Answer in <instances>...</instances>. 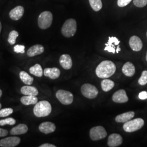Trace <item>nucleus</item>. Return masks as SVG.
Listing matches in <instances>:
<instances>
[{
	"instance_id": "20",
	"label": "nucleus",
	"mask_w": 147,
	"mask_h": 147,
	"mask_svg": "<svg viewBox=\"0 0 147 147\" xmlns=\"http://www.w3.org/2000/svg\"><path fill=\"white\" fill-rule=\"evenodd\" d=\"M122 72L126 76L131 77L135 73V67L132 63L127 62L123 66Z\"/></svg>"
},
{
	"instance_id": "11",
	"label": "nucleus",
	"mask_w": 147,
	"mask_h": 147,
	"mask_svg": "<svg viewBox=\"0 0 147 147\" xmlns=\"http://www.w3.org/2000/svg\"><path fill=\"white\" fill-rule=\"evenodd\" d=\"M123 143V138L118 134H112L108 138L107 144L109 147H116L119 146Z\"/></svg>"
},
{
	"instance_id": "1",
	"label": "nucleus",
	"mask_w": 147,
	"mask_h": 147,
	"mask_svg": "<svg viewBox=\"0 0 147 147\" xmlns=\"http://www.w3.org/2000/svg\"><path fill=\"white\" fill-rule=\"evenodd\" d=\"M116 70L115 63L111 61H104L96 67L95 73L100 79H107L115 73Z\"/></svg>"
},
{
	"instance_id": "37",
	"label": "nucleus",
	"mask_w": 147,
	"mask_h": 147,
	"mask_svg": "<svg viewBox=\"0 0 147 147\" xmlns=\"http://www.w3.org/2000/svg\"><path fill=\"white\" fill-rule=\"evenodd\" d=\"M40 147H56V146L52 144H50V143H45L42 144L41 146H39Z\"/></svg>"
},
{
	"instance_id": "16",
	"label": "nucleus",
	"mask_w": 147,
	"mask_h": 147,
	"mask_svg": "<svg viewBox=\"0 0 147 147\" xmlns=\"http://www.w3.org/2000/svg\"><path fill=\"white\" fill-rule=\"evenodd\" d=\"M59 63L62 68L65 70L70 69L73 65L71 58L68 54H64L60 57Z\"/></svg>"
},
{
	"instance_id": "42",
	"label": "nucleus",
	"mask_w": 147,
	"mask_h": 147,
	"mask_svg": "<svg viewBox=\"0 0 147 147\" xmlns=\"http://www.w3.org/2000/svg\"><path fill=\"white\" fill-rule=\"evenodd\" d=\"M146 60H147V54H146Z\"/></svg>"
},
{
	"instance_id": "41",
	"label": "nucleus",
	"mask_w": 147,
	"mask_h": 147,
	"mask_svg": "<svg viewBox=\"0 0 147 147\" xmlns=\"http://www.w3.org/2000/svg\"><path fill=\"white\" fill-rule=\"evenodd\" d=\"M1 107H2V105H1V104H0V109H1Z\"/></svg>"
},
{
	"instance_id": "28",
	"label": "nucleus",
	"mask_w": 147,
	"mask_h": 147,
	"mask_svg": "<svg viewBox=\"0 0 147 147\" xmlns=\"http://www.w3.org/2000/svg\"><path fill=\"white\" fill-rule=\"evenodd\" d=\"M19 36V33L16 31H11L9 34L8 38V42L11 44L13 45L16 42V39L17 37Z\"/></svg>"
},
{
	"instance_id": "29",
	"label": "nucleus",
	"mask_w": 147,
	"mask_h": 147,
	"mask_svg": "<svg viewBox=\"0 0 147 147\" xmlns=\"http://www.w3.org/2000/svg\"><path fill=\"white\" fill-rule=\"evenodd\" d=\"M16 123V121L13 118H8L5 119L0 120V125L4 126L5 125H13Z\"/></svg>"
},
{
	"instance_id": "38",
	"label": "nucleus",
	"mask_w": 147,
	"mask_h": 147,
	"mask_svg": "<svg viewBox=\"0 0 147 147\" xmlns=\"http://www.w3.org/2000/svg\"><path fill=\"white\" fill-rule=\"evenodd\" d=\"M121 51V49H120V47H119V45H118V47H117V49H116V53H119V51Z\"/></svg>"
},
{
	"instance_id": "34",
	"label": "nucleus",
	"mask_w": 147,
	"mask_h": 147,
	"mask_svg": "<svg viewBox=\"0 0 147 147\" xmlns=\"http://www.w3.org/2000/svg\"><path fill=\"white\" fill-rule=\"evenodd\" d=\"M132 0H118L117 5L120 7H124L129 5Z\"/></svg>"
},
{
	"instance_id": "24",
	"label": "nucleus",
	"mask_w": 147,
	"mask_h": 147,
	"mask_svg": "<svg viewBox=\"0 0 147 147\" xmlns=\"http://www.w3.org/2000/svg\"><path fill=\"white\" fill-rule=\"evenodd\" d=\"M101 88L104 92H109L115 86V82L111 80L105 79L101 82Z\"/></svg>"
},
{
	"instance_id": "7",
	"label": "nucleus",
	"mask_w": 147,
	"mask_h": 147,
	"mask_svg": "<svg viewBox=\"0 0 147 147\" xmlns=\"http://www.w3.org/2000/svg\"><path fill=\"white\" fill-rule=\"evenodd\" d=\"M81 92L84 97L88 99H94L99 93L98 89L94 86L89 84H83L81 88Z\"/></svg>"
},
{
	"instance_id": "15",
	"label": "nucleus",
	"mask_w": 147,
	"mask_h": 147,
	"mask_svg": "<svg viewBox=\"0 0 147 147\" xmlns=\"http://www.w3.org/2000/svg\"><path fill=\"white\" fill-rule=\"evenodd\" d=\"M119 42L120 41L117 38L115 37H109L108 42L105 44L106 47L104 49L105 51L115 53L116 52L115 45H119Z\"/></svg>"
},
{
	"instance_id": "26",
	"label": "nucleus",
	"mask_w": 147,
	"mask_h": 147,
	"mask_svg": "<svg viewBox=\"0 0 147 147\" xmlns=\"http://www.w3.org/2000/svg\"><path fill=\"white\" fill-rule=\"evenodd\" d=\"M30 72L32 75L37 77H42L44 74L42 68L39 64H36L31 67L30 68Z\"/></svg>"
},
{
	"instance_id": "32",
	"label": "nucleus",
	"mask_w": 147,
	"mask_h": 147,
	"mask_svg": "<svg viewBox=\"0 0 147 147\" xmlns=\"http://www.w3.org/2000/svg\"><path fill=\"white\" fill-rule=\"evenodd\" d=\"M134 5L139 8H142L147 5V0H133Z\"/></svg>"
},
{
	"instance_id": "4",
	"label": "nucleus",
	"mask_w": 147,
	"mask_h": 147,
	"mask_svg": "<svg viewBox=\"0 0 147 147\" xmlns=\"http://www.w3.org/2000/svg\"><path fill=\"white\" fill-rule=\"evenodd\" d=\"M53 20V14L49 11L42 12L38 18V24L42 30H46L52 25Z\"/></svg>"
},
{
	"instance_id": "13",
	"label": "nucleus",
	"mask_w": 147,
	"mask_h": 147,
	"mask_svg": "<svg viewBox=\"0 0 147 147\" xmlns=\"http://www.w3.org/2000/svg\"><path fill=\"white\" fill-rule=\"evenodd\" d=\"M129 45L133 51H140L142 50L143 43L139 37L134 36L129 40Z\"/></svg>"
},
{
	"instance_id": "12",
	"label": "nucleus",
	"mask_w": 147,
	"mask_h": 147,
	"mask_svg": "<svg viewBox=\"0 0 147 147\" xmlns=\"http://www.w3.org/2000/svg\"><path fill=\"white\" fill-rule=\"evenodd\" d=\"M24 14V8L21 5H18L10 11L9 16L11 19H12L13 20L17 21L21 19Z\"/></svg>"
},
{
	"instance_id": "22",
	"label": "nucleus",
	"mask_w": 147,
	"mask_h": 147,
	"mask_svg": "<svg viewBox=\"0 0 147 147\" xmlns=\"http://www.w3.org/2000/svg\"><path fill=\"white\" fill-rule=\"evenodd\" d=\"M20 101L23 105H36L38 102V98L35 95H25L21 97Z\"/></svg>"
},
{
	"instance_id": "43",
	"label": "nucleus",
	"mask_w": 147,
	"mask_h": 147,
	"mask_svg": "<svg viewBox=\"0 0 147 147\" xmlns=\"http://www.w3.org/2000/svg\"></svg>"
},
{
	"instance_id": "18",
	"label": "nucleus",
	"mask_w": 147,
	"mask_h": 147,
	"mask_svg": "<svg viewBox=\"0 0 147 147\" xmlns=\"http://www.w3.org/2000/svg\"><path fill=\"white\" fill-rule=\"evenodd\" d=\"M44 51V47L40 44H37L30 47L27 52L29 57H34L35 56L40 55Z\"/></svg>"
},
{
	"instance_id": "27",
	"label": "nucleus",
	"mask_w": 147,
	"mask_h": 147,
	"mask_svg": "<svg viewBox=\"0 0 147 147\" xmlns=\"http://www.w3.org/2000/svg\"><path fill=\"white\" fill-rule=\"evenodd\" d=\"M89 2L91 8L95 11H100L102 8L101 0H89Z\"/></svg>"
},
{
	"instance_id": "9",
	"label": "nucleus",
	"mask_w": 147,
	"mask_h": 147,
	"mask_svg": "<svg viewBox=\"0 0 147 147\" xmlns=\"http://www.w3.org/2000/svg\"><path fill=\"white\" fill-rule=\"evenodd\" d=\"M21 141L19 137H8L0 140V146L2 147H14L17 146Z\"/></svg>"
},
{
	"instance_id": "40",
	"label": "nucleus",
	"mask_w": 147,
	"mask_h": 147,
	"mask_svg": "<svg viewBox=\"0 0 147 147\" xmlns=\"http://www.w3.org/2000/svg\"><path fill=\"white\" fill-rule=\"evenodd\" d=\"M2 94V92L1 89H0V98H1V96Z\"/></svg>"
},
{
	"instance_id": "6",
	"label": "nucleus",
	"mask_w": 147,
	"mask_h": 147,
	"mask_svg": "<svg viewBox=\"0 0 147 147\" xmlns=\"http://www.w3.org/2000/svg\"><path fill=\"white\" fill-rule=\"evenodd\" d=\"M107 132L102 126H95L92 127L89 131V136L92 141L102 140L107 136Z\"/></svg>"
},
{
	"instance_id": "5",
	"label": "nucleus",
	"mask_w": 147,
	"mask_h": 147,
	"mask_svg": "<svg viewBox=\"0 0 147 147\" xmlns=\"http://www.w3.org/2000/svg\"><path fill=\"white\" fill-rule=\"evenodd\" d=\"M144 124V121L142 118H136L124 123L123 129L127 132H132L141 129Z\"/></svg>"
},
{
	"instance_id": "21",
	"label": "nucleus",
	"mask_w": 147,
	"mask_h": 147,
	"mask_svg": "<svg viewBox=\"0 0 147 147\" xmlns=\"http://www.w3.org/2000/svg\"><path fill=\"white\" fill-rule=\"evenodd\" d=\"M28 131V127L26 124H20L13 127L11 130V135H19L26 134Z\"/></svg>"
},
{
	"instance_id": "23",
	"label": "nucleus",
	"mask_w": 147,
	"mask_h": 147,
	"mask_svg": "<svg viewBox=\"0 0 147 147\" xmlns=\"http://www.w3.org/2000/svg\"><path fill=\"white\" fill-rule=\"evenodd\" d=\"M21 92L22 94L25 95H35L37 96L38 94V89L34 87L30 86H25L21 88Z\"/></svg>"
},
{
	"instance_id": "25",
	"label": "nucleus",
	"mask_w": 147,
	"mask_h": 147,
	"mask_svg": "<svg viewBox=\"0 0 147 147\" xmlns=\"http://www.w3.org/2000/svg\"><path fill=\"white\" fill-rule=\"evenodd\" d=\"M20 78L21 81L25 84L27 85H31L32 84L34 79L31 76L28 74L24 71H21L19 74Z\"/></svg>"
},
{
	"instance_id": "31",
	"label": "nucleus",
	"mask_w": 147,
	"mask_h": 147,
	"mask_svg": "<svg viewBox=\"0 0 147 147\" xmlns=\"http://www.w3.org/2000/svg\"><path fill=\"white\" fill-rule=\"evenodd\" d=\"M138 84L140 85H145L147 84V71L144 70L142 73L141 76L138 80Z\"/></svg>"
},
{
	"instance_id": "10",
	"label": "nucleus",
	"mask_w": 147,
	"mask_h": 147,
	"mask_svg": "<svg viewBox=\"0 0 147 147\" xmlns=\"http://www.w3.org/2000/svg\"><path fill=\"white\" fill-rule=\"evenodd\" d=\"M112 100L116 103H125L128 101L129 98L126 95V92L124 89H120L113 94Z\"/></svg>"
},
{
	"instance_id": "2",
	"label": "nucleus",
	"mask_w": 147,
	"mask_h": 147,
	"mask_svg": "<svg viewBox=\"0 0 147 147\" xmlns=\"http://www.w3.org/2000/svg\"><path fill=\"white\" fill-rule=\"evenodd\" d=\"M52 111L50 103L47 101L38 102L34 107L33 113L37 117H45L49 116Z\"/></svg>"
},
{
	"instance_id": "3",
	"label": "nucleus",
	"mask_w": 147,
	"mask_h": 147,
	"mask_svg": "<svg viewBox=\"0 0 147 147\" xmlns=\"http://www.w3.org/2000/svg\"><path fill=\"white\" fill-rule=\"evenodd\" d=\"M77 31V23L74 19H69L65 21L61 29L63 36L67 38L73 37Z\"/></svg>"
},
{
	"instance_id": "30",
	"label": "nucleus",
	"mask_w": 147,
	"mask_h": 147,
	"mask_svg": "<svg viewBox=\"0 0 147 147\" xmlns=\"http://www.w3.org/2000/svg\"><path fill=\"white\" fill-rule=\"evenodd\" d=\"M13 112L11 108H5L0 110V117H5L11 115Z\"/></svg>"
},
{
	"instance_id": "14",
	"label": "nucleus",
	"mask_w": 147,
	"mask_h": 147,
	"mask_svg": "<svg viewBox=\"0 0 147 147\" xmlns=\"http://www.w3.org/2000/svg\"><path fill=\"white\" fill-rule=\"evenodd\" d=\"M56 125L50 121L43 122L39 126V130L45 134H49L55 131L56 130Z\"/></svg>"
},
{
	"instance_id": "8",
	"label": "nucleus",
	"mask_w": 147,
	"mask_h": 147,
	"mask_svg": "<svg viewBox=\"0 0 147 147\" xmlns=\"http://www.w3.org/2000/svg\"><path fill=\"white\" fill-rule=\"evenodd\" d=\"M56 96L58 100L63 105H70L73 102V94L67 90L60 89L57 92Z\"/></svg>"
},
{
	"instance_id": "33",
	"label": "nucleus",
	"mask_w": 147,
	"mask_h": 147,
	"mask_svg": "<svg viewBox=\"0 0 147 147\" xmlns=\"http://www.w3.org/2000/svg\"><path fill=\"white\" fill-rule=\"evenodd\" d=\"M25 47L22 45H16L14 47V51L16 53H25Z\"/></svg>"
},
{
	"instance_id": "19",
	"label": "nucleus",
	"mask_w": 147,
	"mask_h": 147,
	"mask_svg": "<svg viewBox=\"0 0 147 147\" xmlns=\"http://www.w3.org/2000/svg\"><path fill=\"white\" fill-rule=\"evenodd\" d=\"M135 116V112L133 111H129L123 113L117 116L115 121L117 123H125L128 121H130Z\"/></svg>"
},
{
	"instance_id": "36",
	"label": "nucleus",
	"mask_w": 147,
	"mask_h": 147,
	"mask_svg": "<svg viewBox=\"0 0 147 147\" xmlns=\"http://www.w3.org/2000/svg\"><path fill=\"white\" fill-rule=\"evenodd\" d=\"M8 135V131L0 128V137H4Z\"/></svg>"
},
{
	"instance_id": "39",
	"label": "nucleus",
	"mask_w": 147,
	"mask_h": 147,
	"mask_svg": "<svg viewBox=\"0 0 147 147\" xmlns=\"http://www.w3.org/2000/svg\"><path fill=\"white\" fill-rule=\"evenodd\" d=\"M1 30H2V24H1V23L0 22V33H1Z\"/></svg>"
},
{
	"instance_id": "17",
	"label": "nucleus",
	"mask_w": 147,
	"mask_h": 147,
	"mask_svg": "<svg viewBox=\"0 0 147 147\" xmlns=\"http://www.w3.org/2000/svg\"><path fill=\"white\" fill-rule=\"evenodd\" d=\"M43 73L44 76L49 77L50 79L55 80L57 79L60 75H61V71L57 68H45L44 69Z\"/></svg>"
},
{
	"instance_id": "35",
	"label": "nucleus",
	"mask_w": 147,
	"mask_h": 147,
	"mask_svg": "<svg viewBox=\"0 0 147 147\" xmlns=\"http://www.w3.org/2000/svg\"><path fill=\"white\" fill-rule=\"evenodd\" d=\"M138 97L141 100H146L147 99V92L146 91H143L140 93Z\"/></svg>"
}]
</instances>
